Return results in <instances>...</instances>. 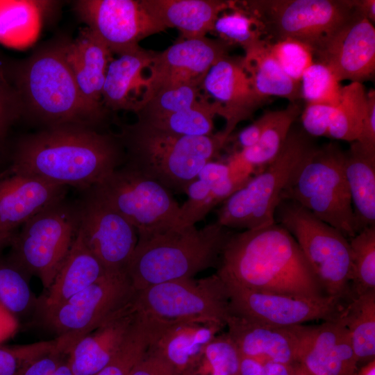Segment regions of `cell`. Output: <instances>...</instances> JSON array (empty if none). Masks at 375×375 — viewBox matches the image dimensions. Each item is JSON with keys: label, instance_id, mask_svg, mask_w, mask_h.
Masks as SVG:
<instances>
[{"label": "cell", "instance_id": "cell-33", "mask_svg": "<svg viewBox=\"0 0 375 375\" xmlns=\"http://www.w3.org/2000/svg\"><path fill=\"white\" fill-rule=\"evenodd\" d=\"M367 93L361 83L351 82L342 86V97L335 107L327 138L349 142L358 140L365 113Z\"/></svg>", "mask_w": 375, "mask_h": 375}, {"label": "cell", "instance_id": "cell-23", "mask_svg": "<svg viewBox=\"0 0 375 375\" xmlns=\"http://www.w3.org/2000/svg\"><path fill=\"white\" fill-rule=\"evenodd\" d=\"M108 48L88 28L65 42V56L80 94L90 112L103 126L109 112L102 103L107 68L112 60Z\"/></svg>", "mask_w": 375, "mask_h": 375}, {"label": "cell", "instance_id": "cell-40", "mask_svg": "<svg viewBox=\"0 0 375 375\" xmlns=\"http://www.w3.org/2000/svg\"><path fill=\"white\" fill-rule=\"evenodd\" d=\"M151 322L140 313L132 334L118 353L94 375H128L149 349L152 336Z\"/></svg>", "mask_w": 375, "mask_h": 375}, {"label": "cell", "instance_id": "cell-7", "mask_svg": "<svg viewBox=\"0 0 375 375\" xmlns=\"http://www.w3.org/2000/svg\"><path fill=\"white\" fill-rule=\"evenodd\" d=\"M274 219L294 237L324 293L349 303L353 299L349 239L290 199L279 203Z\"/></svg>", "mask_w": 375, "mask_h": 375}, {"label": "cell", "instance_id": "cell-20", "mask_svg": "<svg viewBox=\"0 0 375 375\" xmlns=\"http://www.w3.org/2000/svg\"><path fill=\"white\" fill-rule=\"evenodd\" d=\"M201 88L206 97L219 105V115L226 122L222 132L228 139L240 122L250 118L267 101L255 91L242 58L228 54L210 67Z\"/></svg>", "mask_w": 375, "mask_h": 375}, {"label": "cell", "instance_id": "cell-31", "mask_svg": "<svg viewBox=\"0 0 375 375\" xmlns=\"http://www.w3.org/2000/svg\"><path fill=\"white\" fill-rule=\"evenodd\" d=\"M340 318L349 331L358 364L375 359V290L353 298Z\"/></svg>", "mask_w": 375, "mask_h": 375}, {"label": "cell", "instance_id": "cell-39", "mask_svg": "<svg viewBox=\"0 0 375 375\" xmlns=\"http://www.w3.org/2000/svg\"><path fill=\"white\" fill-rule=\"evenodd\" d=\"M301 95L306 104L336 106L342 97V86L325 65L315 61L301 78Z\"/></svg>", "mask_w": 375, "mask_h": 375}, {"label": "cell", "instance_id": "cell-12", "mask_svg": "<svg viewBox=\"0 0 375 375\" xmlns=\"http://www.w3.org/2000/svg\"><path fill=\"white\" fill-rule=\"evenodd\" d=\"M275 40L291 38L313 49L356 10V0H253L238 3Z\"/></svg>", "mask_w": 375, "mask_h": 375}, {"label": "cell", "instance_id": "cell-27", "mask_svg": "<svg viewBox=\"0 0 375 375\" xmlns=\"http://www.w3.org/2000/svg\"><path fill=\"white\" fill-rule=\"evenodd\" d=\"M108 274L105 268L84 244L76 238L51 285L38 307L41 312L55 307Z\"/></svg>", "mask_w": 375, "mask_h": 375}, {"label": "cell", "instance_id": "cell-14", "mask_svg": "<svg viewBox=\"0 0 375 375\" xmlns=\"http://www.w3.org/2000/svg\"><path fill=\"white\" fill-rule=\"evenodd\" d=\"M84 192L78 233L108 274L125 273L138 240L135 228L92 189Z\"/></svg>", "mask_w": 375, "mask_h": 375}, {"label": "cell", "instance_id": "cell-10", "mask_svg": "<svg viewBox=\"0 0 375 375\" xmlns=\"http://www.w3.org/2000/svg\"><path fill=\"white\" fill-rule=\"evenodd\" d=\"M135 303L145 317L165 324L196 322L224 327L230 313L227 288L217 274L151 285L135 292Z\"/></svg>", "mask_w": 375, "mask_h": 375}, {"label": "cell", "instance_id": "cell-55", "mask_svg": "<svg viewBox=\"0 0 375 375\" xmlns=\"http://www.w3.org/2000/svg\"><path fill=\"white\" fill-rule=\"evenodd\" d=\"M358 10L372 23L375 22V1L356 0Z\"/></svg>", "mask_w": 375, "mask_h": 375}, {"label": "cell", "instance_id": "cell-37", "mask_svg": "<svg viewBox=\"0 0 375 375\" xmlns=\"http://www.w3.org/2000/svg\"><path fill=\"white\" fill-rule=\"evenodd\" d=\"M38 1H0V42L10 47L25 43L38 18Z\"/></svg>", "mask_w": 375, "mask_h": 375}, {"label": "cell", "instance_id": "cell-24", "mask_svg": "<svg viewBox=\"0 0 375 375\" xmlns=\"http://www.w3.org/2000/svg\"><path fill=\"white\" fill-rule=\"evenodd\" d=\"M223 328L213 323L154 320L149 349L162 358L175 375H194L205 347Z\"/></svg>", "mask_w": 375, "mask_h": 375}, {"label": "cell", "instance_id": "cell-50", "mask_svg": "<svg viewBox=\"0 0 375 375\" xmlns=\"http://www.w3.org/2000/svg\"><path fill=\"white\" fill-rule=\"evenodd\" d=\"M128 375H175L168 364L149 349Z\"/></svg>", "mask_w": 375, "mask_h": 375}, {"label": "cell", "instance_id": "cell-45", "mask_svg": "<svg viewBox=\"0 0 375 375\" xmlns=\"http://www.w3.org/2000/svg\"><path fill=\"white\" fill-rule=\"evenodd\" d=\"M58 344L56 338L26 344L0 346V375H16L26 363L51 351Z\"/></svg>", "mask_w": 375, "mask_h": 375}, {"label": "cell", "instance_id": "cell-21", "mask_svg": "<svg viewBox=\"0 0 375 375\" xmlns=\"http://www.w3.org/2000/svg\"><path fill=\"white\" fill-rule=\"evenodd\" d=\"M135 295L128 303L74 344L69 355L74 375L96 374L121 350L140 318Z\"/></svg>", "mask_w": 375, "mask_h": 375}, {"label": "cell", "instance_id": "cell-1", "mask_svg": "<svg viewBox=\"0 0 375 375\" xmlns=\"http://www.w3.org/2000/svg\"><path fill=\"white\" fill-rule=\"evenodd\" d=\"M124 162V149L117 133L72 123L46 127L22 138L10 167L85 191Z\"/></svg>", "mask_w": 375, "mask_h": 375}, {"label": "cell", "instance_id": "cell-8", "mask_svg": "<svg viewBox=\"0 0 375 375\" xmlns=\"http://www.w3.org/2000/svg\"><path fill=\"white\" fill-rule=\"evenodd\" d=\"M343 156L344 151L333 142L317 147L283 199L295 201L350 239L358 232Z\"/></svg>", "mask_w": 375, "mask_h": 375}, {"label": "cell", "instance_id": "cell-6", "mask_svg": "<svg viewBox=\"0 0 375 375\" xmlns=\"http://www.w3.org/2000/svg\"><path fill=\"white\" fill-rule=\"evenodd\" d=\"M316 147L303 130L292 127L276 157L222 203L217 222L243 230L275 223L276 208Z\"/></svg>", "mask_w": 375, "mask_h": 375}, {"label": "cell", "instance_id": "cell-32", "mask_svg": "<svg viewBox=\"0 0 375 375\" xmlns=\"http://www.w3.org/2000/svg\"><path fill=\"white\" fill-rule=\"evenodd\" d=\"M300 112V107L295 103L272 111L258 142L250 148L238 151L242 158L255 169H262L278 154Z\"/></svg>", "mask_w": 375, "mask_h": 375}, {"label": "cell", "instance_id": "cell-19", "mask_svg": "<svg viewBox=\"0 0 375 375\" xmlns=\"http://www.w3.org/2000/svg\"><path fill=\"white\" fill-rule=\"evenodd\" d=\"M290 327L298 340L297 363L310 375H356L358 364L340 317Z\"/></svg>", "mask_w": 375, "mask_h": 375}, {"label": "cell", "instance_id": "cell-58", "mask_svg": "<svg viewBox=\"0 0 375 375\" xmlns=\"http://www.w3.org/2000/svg\"><path fill=\"white\" fill-rule=\"evenodd\" d=\"M294 375H310V374L308 372H306L298 363H297Z\"/></svg>", "mask_w": 375, "mask_h": 375}, {"label": "cell", "instance_id": "cell-49", "mask_svg": "<svg viewBox=\"0 0 375 375\" xmlns=\"http://www.w3.org/2000/svg\"><path fill=\"white\" fill-rule=\"evenodd\" d=\"M357 142L367 149L375 151V92L374 89H371L367 93L365 113Z\"/></svg>", "mask_w": 375, "mask_h": 375}, {"label": "cell", "instance_id": "cell-4", "mask_svg": "<svg viewBox=\"0 0 375 375\" xmlns=\"http://www.w3.org/2000/svg\"><path fill=\"white\" fill-rule=\"evenodd\" d=\"M120 126L117 135L124 149V164L171 192H184L204 165L228 142L222 131L206 136H186L138 120Z\"/></svg>", "mask_w": 375, "mask_h": 375}, {"label": "cell", "instance_id": "cell-47", "mask_svg": "<svg viewBox=\"0 0 375 375\" xmlns=\"http://www.w3.org/2000/svg\"><path fill=\"white\" fill-rule=\"evenodd\" d=\"M20 115V106L15 90L0 69V148L10 126Z\"/></svg>", "mask_w": 375, "mask_h": 375}, {"label": "cell", "instance_id": "cell-29", "mask_svg": "<svg viewBox=\"0 0 375 375\" xmlns=\"http://www.w3.org/2000/svg\"><path fill=\"white\" fill-rule=\"evenodd\" d=\"M343 166L358 233L375 226V151L351 142Z\"/></svg>", "mask_w": 375, "mask_h": 375}, {"label": "cell", "instance_id": "cell-41", "mask_svg": "<svg viewBox=\"0 0 375 375\" xmlns=\"http://www.w3.org/2000/svg\"><path fill=\"white\" fill-rule=\"evenodd\" d=\"M240 358L227 333L217 334L205 347L194 375H238Z\"/></svg>", "mask_w": 375, "mask_h": 375}, {"label": "cell", "instance_id": "cell-16", "mask_svg": "<svg viewBox=\"0 0 375 375\" xmlns=\"http://www.w3.org/2000/svg\"><path fill=\"white\" fill-rule=\"evenodd\" d=\"M223 281V280H222ZM226 284L230 312L268 324L290 327L340 317L346 304L335 297L318 298L261 292Z\"/></svg>", "mask_w": 375, "mask_h": 375}, {"label": "cell", "instance_id": "cell-48", "mask_svg": "<svg viewBox=\"0 0 375 375\" xmlns=\"http://www.w3.org/2000/svg\"><path fill=\"white\" fill-rule=\"evenodd\" d=\"M335 107L323 104H306L301 112L304 132L310 137H326Z\"/></svg>", "mask_w": 375, "mask_h": 375}, {"label": "cell", "instance_id": "cell-52", "mask_svg": "<svg viewBox=\"0 0 375 375\" xmlns=\"http://www.w3.org/2000/svg\"><path fill=\"white\" fill-rule=\"evenodd\" d=\"M19 321L0 304V344L17 333Z\"/></svg>", "mask_w": 375, "mask_h": 375}, {"label": "cell", "instance_id": "cell-17", "mask_svg": "<svg viewBox=\"0 0 375 375\" xmlns=\"http://www.w3.org/2000/svg\"><path fill=\"white\" fill-rule=\"evenodd\" d=\"M229 47L219 39L204 37L182 39L165 50L156 52L136 111L162 90L187 84L201 85L210 67L228 54Z\"/></svg>", "mask_w": 375, "mask_h": 375}, {"label": "cell", "instance_id": "cell-25", "mask_svg": "<svg viewBox=\"0 0 375 375\" xmlns=\"http://www.w3.org/2000/svg\"><path fill=\"white\" fill-rule=\"evenodd\" d=\"M227 335L241 356L286 364L297 363L298 340L291 327H280L230 312Z\"/></svg>", "mask_w": 375, "mask_h": 375}, {"label": "cell", "instance_id": "cell-43", "mask_svg": "<svg viewBox=\"0 0 375 375\" xmlns=\"http://www.w3.org/2000/svg\"><path fill=\"white\" fill-rule=\"evenodd\" d=\"M267 43L272 54L283 72L292 80L301 83L303 72L315 62L312 47L291 38Z\"/></svg>", "mask_w": 375, "mask_h": 375}, {"label": "cell", "instance_id": "cell-22", "mask_svg": "<svg viewBox=\"0 0 375 375\" xmlns=\"http://www.w3.org/2000/svg\"><path fill=\"white\" fill-rule=\"evenodd\" d=\"M67 187L15 171L0 172V232L15 233L33 217L65 199Z\"/></svg>", "mask_w": 375, "mask_h": 375}, {"label": "cell", "instance_id": "cell-28", "mask_svg": "<svg viewBox=\"0 0 375 375\" xmlns=\"http://www.w3.org/2000/svg\"><path fill=\"white\" fill-rule=\"evenodd\" d=\"M147 10L166 28H176L182 39L206 37L230 2L219 0H141Z\"/></svg>", "mask_w": 375, "mask_h": 375}, {"label": "cell", "instance_id": "cell-11", "mask_svg": "<svg viewBox=\"0 0 375 375\" xmlns=\"http://www.w3.org/2000/svg\"><path fill=\"white\" fill-rule=\"evenodd\" d=\"M91 189L135 228L138 237L178 225L180 206L172 192L125 164Z\"/></svg>", "mask_w": 375, "mask_h": 375}, {"label": "cell", "instance_id": "cell-18", "mask_svg": "<svg viewBox=\"0 0 375 375\" xmlns=\"http://www.w3.org/2000/svg\"><path fill=\"white\" fill-rule=\"evenodd\" d=\"M312 50L317 62L327 66L340 82L350 80L362 83L374 75L375 28L357 7Z\"/></svg>", "mask_w": 375, "mask_h": 375}, {"label": "cell", "instance_id": "cell-46", "mask_svg": "<svg viewBox=\"0 0 375 375\" xmlns=\"http://www.w3.org/2000/svg\"><path fill=\"white\" fill-rule=\"evenodd\" d=\"M69 355L60 341L57 347L26 363L16 375H74Z\"/></svg>", "mask_w": 375, "mask_h": 375}, {"label": "cell", "instance_id": "cell-5", "mask_svg": "<svg viewBox=\"0 0 375 375\" xmlns=\"http://www.w3.org/2000/svg\"><path fill=\"white\" fill-rule=\"evenodd\" d=\"M65 42L40 48L17 68L21 114L44 128L64 124L102 127L86 107L65 56Z\"/></svg>", "mask_w": 375, "mask_h": 375}, {"label": "cell", "instance_id": "cell-3", "mask_svg": "<svg viewBox=\"0 0 375 375\" xmlns=\"http://www.w3.org/2000/svg\"><path fill=\"white\" fill-rule=\"evenodd\" d=\"M232 232L217 222L198 229L174 226L138 237L126 273L135 292L151 285L194 276L219 263Z\"/></svg>", "mask_w": 375, "mask_h": 375}, {"label": "cell", "instance_id": "cell-56", "mask_svg": "<svg viewBox=\"0 0 375 375\" xmlns=\"http://www.w3.org/2000/svg\"><path fill=\"white\" fill-rule=\"evenodd\" d=\"M356 375H375V359L358 368Z\"/></svg>", "mask_w": 375, "mask_h": 375}, {"label": "cell", "instance_id": "cell-51", "mask_svg": "<svg viewBox=\"0 0 375 375\" xmlns=\"http://www.w3.org/2000/svg\"><path fill=\"white\" fill-rule=\"evenodd\" d=\"M272 111H267L250 125L240 131L235 136L238 150L241 151L255 145L260 139L272 117Z\"/></svg>", "mask_w": 375, "mask_h": 375}, {"label": "cell", "instance_id": "cell-36", "mask_svg": "<svg viewBox=\"0 0 375 375\" xmlns=\"http://www.w3.org/2000/svg\"><path fill=\"white\" fill-rule=\"evenodd\" d=\"M351 251L353 298L375 290V226L363 228L349 239Z\"/></svg>", "mask_w": 375, "mask_h": 375}, {"label": "cell", "instance_id": "cell-26", "mask_svg": "<svg viewBox=\"0 0 375 375\" xmlns=\"http://www.w3.org/2000/svg\"><path fill=\"white\" fill-rule=\"evenodd\" d=\"M156 51L139 46L110 61L102 91V103L109 112H135L145 90L148 69Z\"/></svg>", "mask_w": 375, "mask_h": 375}, {"label": "cell", "instance_id": "cell-57", "mask_svg": "<svg viewBox=\"0 0 375 375\" xmlns=\"http://www.w3.org/2000/svg\"><path fill=\"white\" fill-rule=\"evenodd\" d=\"M15 233L0 232V252L6 247L10 246Z\"/></svg>", "mask_w": 375, "mask_h": 375}, {"label": "cell", "instance_id": "cell-15", "mask_svg": "<svg viewBox=\"0 0 375 375\" xmlns=\"http://www.w3.org/2000/svg\"><path fill=\"white\" fill-rule=\"evenodd\" d=\"M73 8L86 28L117 56L138 47L145 38L167 29L141 0H79L74 2Z\"/></svg>", "mask_w": 375, "mask_h": 375}, {"label": "cell", "instance_id": "cell-35", "mask_svg": "<svg viewBox=\"0 0 375 375\" xmlns=\"http://www.w3.org/2000/svg\"><path fill=\"white\" fill-rule=\"evenodd\" d=\"M29 275L8 258H0V304L18 321L38 307Z\"/></svg>", "mask_w": 375, "mask_h": 375}, {"label": "cell", "instance_id": "cell-9", "mask_svg": "<svg viewBox=\"0 0 375 375\" xmlns=\"http://www.w3.org/2000/svg\"><path fill=\"white\" fill-rule=\"evenodd\" d=\"M78 229V203L65 199L39 212L15 233L8 258L44 288L51 285Z\"/></svg>", "mask_w": 375, "mask_h": 375}, {"label": "cell", "instance_id": "cell-2", "mask_svg": "<svg viewBox=\"0 0 375 375\" xmlns=\"http://www.w3.org/2000/svg\"><path fill=\"white\" fill-rule=\"evenodd\" d=\"M224 282L291 296H326L294 237L276 222L231 233L216 273Z\"/></svg>", "mask_w": 375, "mask_h": 375}, {"label": "cell", "instance_id": "cell-38", "mask_svg": "<svg viewBox=\"0 0 375 375\" xmlns=\"http://www.w3.org/2000/svg\"><path fill=\"white\" fill-rule=\"evenodd\" d=\"M201 92V85L188 84L162 90L138 109L137 120L149 122L190 108L205 97Z\"/></svg>", "mask_w": 375, "mask_h": 375}, {"label": "cell", "instance_id": "cell-53", "mask_svg": "<svg viewBox=\"0 0 375 375\" xmlns=\"http://www.w3.org/2000/svg\"><path fill=\"white\" fill-rule=\"evenodd\" d=\"M238 375H265L264 364L253 358L240 355Z\"/></svg>", "mask_w": 375, "mask_h": 375}, {"label": "cell", "instance_id": "cell-42", "mask_svg": "<svg viewBox=\"0 0 375 375\" xmlns=\"http://www.w3.org/2000/svg\"><path fill=\"white\" fill-rule=\"evenodd\" d=\"M230 8L235 10L219 16L212 32L219 35L221 40L230 46L238 44L243 49L253 42L262 39V31L258 21L242 8H238L233 1Z\"/></svg>", "mask_w": 375, "mask_h": 375}, {"label": "cell", "instance_id": "cell-30", "mask_svg": "<svg viewBox=\"0 0 375 375\" xmlns=\"http://www.w3.org/2000/svg\"><path fill=\"white\" fill-rule=\"evenodd\" d=\"M243 67L260 97H278L290 101L301 98V83L290 78L272 54L267 41L258 40L244 48Z\"/></svg>", "mask_w": 375, "mask_h": 375}, {"label": "cell", "instance_id": "cell-54", "mask_svg": "<svg viewBox=\"0 0 375 375\" xmlns=\"http://www.w3.org/2000/svg\"><path fill=\"white\" fill-rule=\"evenodd\" d=\"M265 375H294L296 364L267 361L263 363Z\"/></svg>", "mask_w": 375, "mask_h": 375}, {"label": "cell", "instance_id": "cell-34", "mask_svg": "<svg viewBox=\"0 0 375 375\" xmlns=\"http://www.w3.org/2000/svg\"><path fill=\"white\" fill-rule=\"evenodd\" d=\"M219 113V105L205 97L190 108L149 122H140L177 135L206 136L213 134V118Z\"/></svg>", "mask_w": 375, "mask_h": 375}, {"label": "cell", "instance_id": "cell-13", "mask_svg": "<svg viewBox=\"0 0 375 375\" xmlns=\"http://www.w3.org/2000/svg\"><path fill=\"white\" fill-rule=\"evenodd\" d=\"M135 294L126 273L108 274L66 301L42 312L45 325L69 351Z\"/></svg>", "mask_w": 375, "mask_h": 375}, {"label": "cell", "instance_id": "cell-44", "mask_svg": "<svg viewBox=\"0 0 375 375\" xmlns=\"http://www.w3.org/2000/svg\"><path fill=\"white\" fill-rule=\"evenodd\" d=\"M184 192L188 199L180 206L178 225L181 226L195 225L221 203L212 188L197 178L186 186Z\"/></svg>", "mask_w": 375, "mask_h": 375}]
</instances>
